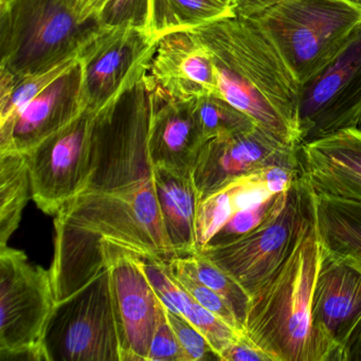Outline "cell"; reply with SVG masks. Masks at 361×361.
I'll list each match as a JSON object with an SVG mask.
<instances>
[{"label":"cell","mask_w":361,"mask_h":361,"mask_svg":"<svg viewBox=\"0 0 361 361\" xmlns=\"http://www.w3.org/2000/svg\"><path fill=\"white\" fill-rule=\"evenodd\" d=\"M50 267L56 302L109 267L106 255L123 249L170 263L173 250L158 207L153 178L114 192H84L54 215Z\"/></svg>","instance_id":"obj_1"},{"label":"cell","mask_w":361,"mask_h":361,"mask_svg":"<svg viewBox=\"0 0 361 361\" xmlns=\"http://www.w3.org/2000/svg\"><path fill=\"white\" fill-rule=\"evenodd\" d=\"M198 30L214 62L219 98L279 140L300 147V84L259 25L236 16Z\"/></svg>","instance_id":"obj_2"},{"label":"cell","mask_w":361,"mask_h":361,"mask_svg":"<svg viewBox=\"0 0 361 361\" xmlns=\"http://www.w3.org/2000/svg\"><path fill=\"white\" fill-rule=\"evenodd\" d=\"M321 255L314 204L297 246L249 302L244 333L271 361H324L312 322Z\"/></svg>","instance_id":"obj_3"},{"label":"cell","mask_w":361,"mask_h":361,"mask_svg":"<svg viewBox=\"0 0 361 361\" xmlns=\"http://www.w3.org/2000/svg\"><path fill=\"white\" fill-rule=\"evenodd\" d=\"M251 20L271 39L301 85L348 43L361 23V8L348 0H281Z\"/></svg>","instance_id":"obj_4"},{"label":"cell","mask_w":361,"mask_h":361,"mask_svg":"<svg viewBox=\"0 0 361 361\" xmlns=\"http://www.w3.org/2000/svg\"><path fill=\"white\" fill-rule=\"evenodd\" d=\"M41 348L45 361H122L109 267L56 302Z\"/></svg>","instance_id":"obj_5"},{"label":"cell","mask_w":361,"mask_h":361,"mask_svg":"<svg viewBox=\"0 0 361 361\" xmlns=\"http://www.w3.org/2000/svg\"><path fill=\"white\" fill-rule=\"evenodd\" d=\"M312 214L314 196L301 174L287 192L284 207L259 227L229 244L197 251L252 295L293 252Z\"/></svg>","instance_id":"obj_6"},{"label":"cell","mask_w":361,"mask_h":361,"mask_svg":"<svg viewBox=\"0 0 361 361\" xmlns=\"http://www.w3.org/2000/svg\"><path fill=\"white\" fill-rule=\"evenodd\" d=\"M82 25L62 0H4L1 68L20 77L56 64L94 30L80 35Z\"/></svg>","instance_id":"obj_7"},{"label":"cell","mask_w":361,"mask_h":361,"mask_svg":"<svg viewBox=\"0 0 361 361\" xmlns=\"http://www.w3.org/2000/svg\"><path fill=\"white\" fill-rule=\"evenodd\" d=\"M56 300L50 270L23 251L0 247L1 359L44 360L42 338Z\"/></svg>","instance_id":"obj_8"},{"label":"cell","mask_w":361,"mask_h":361,"mask_svg":"<svg viewBox=\"0 0 361 361\" xmlns=\"http://www.w3.org/2000/svg\"><path fill=\"white\" fill-rule=\"evenodd\" d=\"M119 103L97 113L84 192L119 191L153 178L149 139L155 109L145 101L123 109Z\"/></svg>","instance_id":"obj_9"},{"label":"cell","mask_w":361,"mask_h":361,"mask_svg":"<svg viewBox=\"0 0 361 361\" xmlns=\"http://www.w3.org/2000/svg\"><path fill=\"white\" fill-rule=\"evenodd\" d=\"M157 44L145 29L130 22L94 29L80 56V97L86 111L119 102L118 98L137 83Z\"/></svg>","instance_id":"obj_10"},{"label":"cell","mask_w":361,"mask_h":361,"mask_svg":"<svg viewBox=\"0 0 361 361\" xmlns=\"http://www.w3.org/2000/svg\"><path fill=\"white\" fill-rule=\"evenodd\" d=\"M361 123V23L339 54L300 85V147Z\"/></svg>","instance_id":"obj_11"},{"label":"cell","mask_w":361,"mask_h":361,"mask_svg":"<svg viewBox=\"0 0 361 361\" xmlns=\"http://www.w3.org/2000/svg\"><path fill=\"white\" fill-rule=\"evenodd\" d=\"M98 111H86L24 154L30 173L31 198L46 214H58L85 190L92 128Z\"/></svg>","instance_id":"obj_12"},{"label":"cell","mask_w":361,"mask_h":361,"mask_svg":"<svg viewBox=\"0 0 361 361\" xmlns=\"http://www.w3.org/2000/svg\"><path fill=\"white\" fill-rule=\"evenodd\" d=\"M312 322L324 361H346L361 337V268L322 248Z\"/></svg>","instance_id":"obj_13"},{"label":"cell","mask_w":361,"mask_h":361,"mask_svg":"<svg viewBox=\"0 0 361 361\" xmlns=\"http://www.w3.org/2000/svg\"><path fill=\"white\" fill-rule=\"evenodd\" d=\"M299 149L259 126L204 141L192 172L200 200L257 171L272 166H300Z\"/></svg>","instance_id":"obj_14"},{"label":"cell","mask_w":361,"mask_h":361,"mask_svg":"<svg viewBox=\"0 0 361 361\" xmlns=\"http://www.w3.org/2000/svg\"><path fill=\"white\" fill-rule=\"evenodd\" d=\"M122 361H147L149 346L164 310L143 268L140 255L123 249L107 255Z\"/></svg>","instance_id":"obj_15"},{"label":"cell","mask_w":361,"mask_h":361,"mask_svg":"<svg viewBox=\"0 0 361 361\" xmlns=\"http://www.w3.org/2000/svg\"><path fill=\"white\" fill-rule=\"evenodd\" d=\"M302 177L314 195L361 204V130H340L299 149Z\"/></svg>","instance_id":"obj_16"},{"label":"cell","mask_w":361,"mask_h":361,"mask_svg":"<svg viewBox=\"0 0 361 361\" xmlns=\"http://www.w3.org/2000/svg\"><path fill=\"white\" fill-rule=\"evenodd\" d=\"M79 83L78 66L31 100L11 126L0 130V153H28L85 114Z\"/></svg>","instance_id":"obj_17"},{"label":"cell","mask_w":361,"mask_h":361,"mask_svg":"<svg viewBox=\"0 0 361 361\" xmlns=\"http://www.w3.org/2000/svg\"><path fill=\"white\" fill-rule=\"evenodd\" d=\"M153 75L160 87L177 102L219 97L212 56L194 31L160 37Z\"/></svg>","instance_id":"obj_18"},{"label":"cell","mask_w":361,"mask_h":361,"mask_svg":"<svg viewBox=\"0 0 361 361\" xmlns=\"http://www.w3.org/2000/svg\"><path fill=\"white\" fill-rule=\"evenodd\" d=\"M204 141L192 101H169L168 104L154 111L149 139L153 166L192 176Z\"/></svg>","instance_id":"obj_19"},{"label":"cell","mask_w":361,"mask_h":361,"mask_svg":"<svg viewBox=\"0 0 361 361\" xmlns=\"http://www.w3.org/2000/svg\"><path fill=\"white\" fill-rule=\"evenodd\" d=\"M153 181L162 224L177 257L198 250L196 212L200 195L190 175L154 166Z\"/></svg>","instance_id":"obj_20"},{"label":"cell","mask_w":361,"mask_h":361,"mask_svg":"<svg viewBox=\"0 0 361 361\" xmlns=\"http://www.w3.org/2000/svg\"><path fill=\"white\" fill-rule=\"evenodd\" d=\"M266 169V168H265ZM245 175L200 200L196 212L197 248H204L212 236L238 211L271 197L264 170Z\"/></svg>","instance_id":"obj_21"},{"label":"cell","mask_w":361,"mask_h":361,"mask_svg":"<svg viewBox=\"0 0 361 361\" xmlns=\"http://www.w3.org/2000/svg\"><path fill=\"white\" fill-rule=\"evenodd\" d=\"M145 29L152 39L192 31L236 16V0H147Z\"/></svg>","instance_id":"obj_22"},{"label":"cell","mask_w":361,"mask_h":361,"mask_svg":"<svg viewBox=\"0 0 361 361\" xmlns=\"http://www.w3.org/2000/svg\"><path fill=\"white\" fill-rule=\"evenodd\" d=\"M312 196L322 248L361 268V204Z\"/></svg>","instance_id":"obj_23"},{"label":"cell","mask_w":361,"mask_h":361,"mask_svg":"<svg viewBox=\"0 0 361 361\" xmlns=\"http://www.w3.org/2000/svg\"><path fill=\"white\" fill-rule=\"evenodd\" d=\"M31 193L26 156L20 152L0 153V247L8 246L20 226L23 211Z\"/></svg>","instance_id":"obj_24"},{"label":"cell","mask_w":361,"mask_h":361,"mask_svg":"<svg viewBox=\"0 0 361 361\" xmlns=\"http://www.w3.org/2000/svg\"><path fill=\"white\" fill-rule=\"evenodd\" d=\"M84 43L77 51L48 68L20 75V77L14 75L16 82L11 92L1 96L0 130H5L8 126H11L18 114L31 100L39 96L54 82L75 71L79 66L80 56H81Z\"/></svg>","instance_id":"obj_25"},{"label":"cell","mask_w":361,"mask_h":361,"mask_svg":"<svg viewBox=\"0 0 361 361\" xmlns=\"http://www.w3.org/2000/svg\"><path fill=\"white\" fill-rule=\"evenodd\" d=\"M173 262L194 274L200 282L221 295L235 314L244 331V322L251 295L231 276L215 265L200 251L187 257H175Z\"/></svg>","instance_id":"obj_26"},{"label":"cell","mask_w":361,"mask_h":361,"mask_svg":"<svg viewBox=\"0 0 361 361\" xmlns=\"http://www.w3.org/2000/svg\"><path fill=\"white\" fill-rule=\"evenodd\" d=\"M194 115L204 140L252 130L257 126L248 115L219 97L192 101Z\"/></svg>","instance_id":"obj_27"},{"label":"cell","mask_w":361,"mask_h":361,"mask_svg":"<svg viewBox=\"0 0 361 361\" xmlns=\"http://www.w3.org/2000/svg\"><path fill=\"white\" fill-rule=\"evenodd\" d=\"M287 192L288 191L274 194L265 202L238 211L212 236L204 247L229 244L242 238L248 232L252 231L263 224L268 217L271 216L284 207L287 200Z\"/></svg>","instance_id":"obj_28"},{"label":"cell","mask_w":361,"mask_h":361,"mask_svg":"<svg viewBox=\"0 0 361 361\" xmlns=\"http://www.w3.org/2000/svg\"><path fill=\"white\" fill-rule=\"evenodd\" d=\"M181 288H183L181 316L185 317L187 320H189L194 326L197 327L206 336L215 352L221 357L223 350L242 331H236L233 327L230 326L228 323L221 320L216 314L200 305L183 286H181Z\"/></svg>","instance_id":"obj_29"},{"label":"cell","mask_w":361,"mask_h":361,"mask_svg":"<svg viewBox=\"0 0 361 361\" xmlns=\"http://www.w3.org/2000/svg\"><path fill=\"white\" fill-rule=\"evenodd\" d=\"M169 264L173 276L176 279L177 282L207 310H210L213 314H216L221 320L233 327L238 331H243L242 325L236 319L235 314L232 312L227 302L217 295L214 290L207 286L204 283L200 282L194 274H190L187 270L179 267L174 262L171 261Z\"/></svg>","instance_id":"obj_30"},{"label":"cell","mask_w":361,"mask_h":361,"mask_svg":"<svg viewBox=\"0 0 361 361\" xmlns=\"http://www.w3.org/2000/svg\"><path fill=\"white\" fill-rule=\"evenodd\" d=\"M166 314L178 338L185 361L221 360L210 341L197 327L180 314L168 310Z\"/></svg>","instance_id":"obj_31"},{"label":"cell","mask_w":361,"mask_h":361,"mask_svg":"<svg viewBox=\"0 0 361 361\" xmlns=\"http://www.w3.org/2000/svg\"><path fill=\"white\" fill-rule=\"evenodd\" d=\"M147 361H185V354L169 321L166 308L158 321Z\"/></svg>","instance_id":"obj_32"},{"label":"cell","mask_w":361,"mask_h":361,"mask_svg":"<svg viewBox=\"0 0 361 361\" xmlns=\"http://www.w3.org/2000/svg\"><path fill=\"white\" fill-rule=\"evenodd\" d=\"M223 361H271V358L259 348L244 331L223 350Z\"/></svg>","instance_id":"obj_33"},{"label":"cell","mask_w":361,"mask_h":361,"mask_svg":"<svg viewBox=\"0 0 361 361\" xmlns=\"http://www.w3.org/2000/svg\"><path fill=\"white\" fill-rule=\"evenodd\" d=\"M79 20L85 24L90 20L102 23L103 16L118 0H62Z\"/></svg>","instance_id":"obj_34"},{"label":"cell","mask_w":361,"mask_h":361,"mask_svg":"<svg viewBox=\"0 0 361 361\" xmlns=\"http://www.w3.org/2000/svg\"><path fill=\"white\" fill-rule=\"evenodd\" d=\"M281 0H238L236 16L240 18H251L261 12L269 9Z\"/></svg>","instance_id":"obj_35"},{"label":"cell","mask_w":361,"mask_h":361,"mask_svg":"<svg viewBox=\"0 0 361 361\" xmlns=\"http://www.w3.org/2000/svg\"><path fill=\"white\" fill-rule=\"evenodd\" d=\"M350 360H361V337L359 338L358 341L352 346L350 352H348L346 361Z\"/></svg>","instance_id":"obj_36"},{"label":"cell","mask_w":361,"mask_h":361,"mask_svg":"<svg viewBox=\"0 0 361 361\" xmlns=\"http://www.w3.org/2000/svg\"><path fill=\"white\" fill-rule=\"evenodd\" d=\"M348 1L361 8V0H348Z\"/></svg>","instance_id":"obj_37"}]
</instances>
